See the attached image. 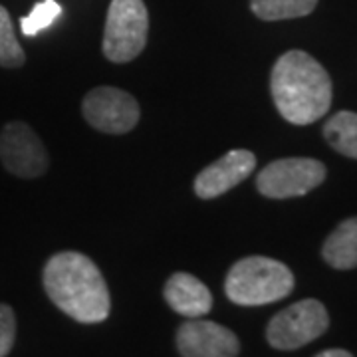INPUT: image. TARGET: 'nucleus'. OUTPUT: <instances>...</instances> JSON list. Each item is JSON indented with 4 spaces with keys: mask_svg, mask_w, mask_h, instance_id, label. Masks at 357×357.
Returning <instances> with one entry per match:
<instances>
[{
    "mask_svg": "<svg viewBox=\"0 0 357 357\" xmlns=\"http://www.w3.org/2000/svg\"><path fill=\"white\" fill-rule=\"evenodd\" d=\"M330 326L326 306L318 300H300L270 319L266 328L268 344L282 351L298 349L318 340Z\"/></svg>",
    "mask_w": 357,
    "mask_h": 357,
    "instance_id": "nucleus-5",
    "label": "nucleus"
},
{
    "mask_svg": "<svg viewBox=\"0 0 357 357\" xmlns=\"http://www.w3.org/2000/svg\"><path fill=\"white\" fill-rule=\"evenodd\" d=\"M0 161L13 175L40 177L48 169V153L36 131L22 121H13L0 131Z\"/></svg>",
    "mask_w": 357,
    "mask_h": 357,
    "instance_id": "nucleus-8",
    "label": "nucleus"
},
{
    "mask_svg": "<svg viewBox=\"0 0 357 357\" xmlns=\"http://www.w3.org/2000/svg\"><path fill=\"white\" fill-rule=\"evenodd\" d=\"M147 32L149 14L143 0H112L103 30L105 58L115 64L135 60L147 44Z\"/></svg>",
    "mask_w": 357,
    "mask_h": 357,
    "instance_id": "nucleus-4",
    "label": "nucleus"
},
{
    "mask_svg": "<svg viewBox=\"0 0 357 357\" xmlns=\"http://www.w3.org/2000/svg\"><path fill=\"white\" fill-rule=\"evenodd\" d=\"M316 357H354L349 351H345V349H326V351H321Z\"/></svg>",
    "mask_w": 357,
    "mask_h": 357,
    "instance_id": "nucleus-18",
    "label": "nucleus"
},
{
    "mask_svg": "<svg viewBox=\"0 0 357 357\" xmlns=\"http://www.w3.org/2000/svg\"><path fill=\"white\" fill-rule=\"evenodd\" d=\"M16 340V316L13 307L0 304V357H6Z\"/></svg>",
    "mask_w": 357,
    "mask_h": 357,
    "instance_id": "nucleus-17",
    "label": "nucleus"
},
{
    "mask_svg": "<svg viewBox=\"0 0 357 357\" xmlns=\"http://www.w3.org/2000/svg\"><path fill=\"white\" fill-rule=\"evenodd\" d=\"M256 167V157L246 149H232L215 163L204 167L195 178V192L201 199H217L241 185Z\"/></svg>",
    "mask_w": 357,
    "mask_h": 357,
    "instance_id": "nucleus-10",
    "label": "nucleus"
},
{
    "mask_svg": "<svg viewBox=\"0 0 357 357\" xmlns=\"http://www.w3.org/2000/svg\"><path fill=\"white\" fill-rule=\"evenodd\" d=\"M82 112L91 128L115 135L131 131L141 115L137 100L114 86L91 89L82 102Z\"/></svg>",
    "mask_w": 357,
    "mask_h": 357,
    "instance_id": "nucleus-7",
    "label": "nucleus"
},
{
    "mask_svg": "<svg viewBox=\"0 0 357 357\" xmlns=\"http://www.w3.org/2000/svg\"><path fill=\"white\" fill-rule=\"evenodd\" d=\"M60 14H62V6L56 0H42L32 8V13L22 18V22H20L22 34L24 36H36L38 32L54 24Z\"/></svg>",
    "mask_w": 357,
    "mask_h": 357,
    "instance_id": "nucleus-16",
    "label": "nucleus"
},
{
    "mask_svg": "<svg viewBox=\"0 0 357 357\" xmlns=\"http://www.w3.org/2000/svg\"><path fill=\"white\" fill-rule=\"evenodd\" d=\"M326 181V167L318 159L288 157L268 163L256 178V189L268 199H292L314 191Z\"/></svg>",
    "mask_w": 357,
    "mask_h": 357,
    "instance_id": "nucleus-6",
    "label": "nucleus"
},
{
    "mask_svg": "<svg viewBox=\"0 0 357 357\" xmlns=\"http://www.w3.org/2000/svg\"><path fill=\"white\" fill-rule=\"evenodd\" d=\"M177 349L183 357H236V333L217 321L189 318L177 330Z\"/></svg>",
    "mask_w": 357,
    "mask_h": 357,
    "instance_id": "nucleus-9",
    "label": "nucleus"
},
{
    "mask_svg": "<svg viewBox=\"0 0 357 357\" xmlns=\"http://www.w3.org/2000/svg\"><path fill=\"white\" fill-rule=\"evenodd\" d=\"M294 290V274L280 260L248 256L230 268L225 292L238 306H264L286 298Z\"/></svg>",
    "mask_w": 357,
    "mask_h": 357,
    "instance_id": "nucleus-3",
    "label": "nucleus"
},
{
    "mask_svg": "<svg viewBox=\"0 0 357 357\" xmlns=\"http://www.w3.org/2000/svg\"><path fill=\"white\" fill-rule=\"evenodd\" d=\"M165 300L185 318H203L213 307V294L199 278L187 272L173 274L165 284Z\"/></svg>",
    "mask_w": 357,
    "mask_h": 357,
    "instance_id": "nucleus-11",
    "label": "nucleus"
},
{
    "mask_svg": "<svg viewBox=\"0 0 357 357\" xmlns=\"http://www.w3.org/2000/svg\"><path fill=\"white\" fill-rule=\"evenodd\" d=\"M46 294L66 316L79 324H100L112 310L100 268L82 252H58L44 266Z\"/></svg>",
    "mask_w": 357,
    "mask_h": 357,
    "instance_id": "nucleus-2",
    "label": "nucleus"
},
{
    "mask_svg": "<svg viewBox=\"0 0 357 357\" xmlns=\"http://www.w3.org/2000/svg\"><path fill=\"white\" fill-rule=\"evenodd\" d=\"M270 91L276 109L294 126L318 121L332 105L330 74L302 50H290L278 58L272 68Z\"/></svg>",
    "mask_w": 357,
    "mask_h": 357,
    "instance_id": "nucleus-1",
    "label": "nucleus"
},
{
    "mask_svg": "<svg viewBox=\"0 0 357 357\" xmlns=\"http://www.w3.org/2000/svg\"><path fill=\"white\" fill-rule=\"evenodd\" d=\"M318 0H250V8L260 20H288L314 13Z\"/></svg>",
    "mask_w": 357,
    "mask_h": 357,
    "instance_id": "nucleus-14",
    "label": "nucleus"
},
{
    "mask_svg": "<svg viewBox=\"0 0 357 357\" xmlns=\"http://www.w3.org/2000/svg\"><path fill=\"white\" fill-rule=\"evenodd\" d=\"M26 56L20 42L14 34L10 14L4 6H0V66L4 68H20Z\"/></svg>",
    "mask_w": 357,
    "mask_h": 357,
    "instance_id": "nucleus-15",
    "label": "nucleus"
},
{
    "mask_svg": "<svg viewBox=\"0 0 357 357\" xmlns=\"http://www.w3.org/2000/svg\"><path fill=\"white\" fill-rule=\"evenodd\" d=\"M324 260L337 270L357 268V217L340 222L321 248Z\"/></svg>",
    "mask_w": 357,
    "mask_h": 357,
    "instance_id": "nucleus-12",
    "label": "nucleus"
},
{
    "mask_svg": "<svg viewBox=\"0 0 357 357\" xmlns=\"http://www.w3.org/2000/svg\"><path fill=\"white\" fill-rule=\"evenodd\" d=\"M324 135L337 153L357 159V114L340 112L332 115L324 126Z\"/></svg>",
    "mask_w": 357,
    "mask_h": 357,
    "instance_id": "nucleus-13",
    "label": "nucleus"
}]
</instances>
